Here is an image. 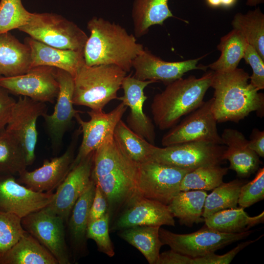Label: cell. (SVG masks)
Listing matches in <instances>:
<instances>
[{
  "label": "cell",
  "instance_id": "cell-2",
  "mask_svg": "<svg viewBox=\"0 0 264 264\" xmlns=\"http://www.w3.org/2000/svg\"><path fill=\"white\" fill-rule=\"evenodd\" d=\"M242 68L214 71L210 87L214 89L213 111L217 122H239L251 112L263 117L264 95L248 82Z\"/></svg>",
  "mask_w": 264,
  "mask_h": 264
},
{
  "label": "cell",
  "instance_id": "cell-24",
  "mask_svg": "<svg viewBox=\"0 0 264 264\" xmlns=\"http://www.w3.org/2000/svg\"><path fill=\"white\" fill-rule=\"evenodd\" d=\"M31 68L29 47L9 32L0 34V76L21 75Z\"/></svg>",
  "mask_w": 264,
  "mask_h": 264
},
{
  "label": "cell",
  "instance_id": "cell-13",
  "mask_svg": "<svg viewBox=\"0 0 264 264\" xmlns=\"http://www.w3.org/2000/svg\"><path fill=\"white\" fill-rule=\"evenodd\" d=\"M45 103L20 96L16 101L11 118L5 129L13 134L23 147L27 166L35 158L38 140L37 122L38 118L47 113Z\"/></svg>",
  "mask_w": 264,
  "mask_h": 264
},
{
  "label": "cell",
  "instance_id": "cell-12",
  "mask_svg": "<svg viewBox=\"0 0 264 264\" xmlns=\"http://www.w3.org/2000/svg\"><path fill=\"white\" fill-rule=\"evenodd\" d=\"M0 86L10 93L44 103H54L59 90L55 68L45 66L33 67L17 76H0Z\"/></svg>",
  "mask_w": 264,
  "mask_h": 264
},
{
  "label": "cell",
  "instance_id": "cell-11",
  "mask_svg": "<svg viewBox=\"0 0 264 264\" xmlns=\"http://www.w3.org/2000/svg\"><path fill=\"white\" fill-rule=\"evenodd\" d=\"M23 229L47 249L58 264H69L64 220L44 208L22 218Z\"/></svg>",
  "mask_w": 264,
  "mask_h": 264
},
{
  "label": "cell",
  "instance_id": "cell-19",
  "mask_svg": "<svg viewBox=\"0 0 264 264\" xmlns=\"http://www.w3.org/2000/svg\"><path fill=\"white\" fill-rule=\"evenodd\" d=\"M201 58L178 62H167L144 48L132 62L135 70L133 76L141 80L161 81L167 85L182 77L187 72L195 70H205L207 66H197Z\"/></svg>",
  "mask_w": 264,
  "mask_h": 264
},
{
  "label": "cell",
  "instance_id": "cell-25",
  "mask_svg": "<svg viewBox=\"0 0 264 264\" xmlns=\"http://www.w3.org/2000/svg\"><path fill=\"white\" fill-rule=\"evenodd\" d=\"M95 187V183L92 178L87 188L75 203L67 221L70 243L76 253L84 252L86 247L89 213Z\"/></svg>",
  "mask_w": 264,
  "mask_h": 264
},
{
  "label": "cell",
  "instance_id": "cell-7",
  "mask_svg": "<svg viewBox=\"0 0 264 264\" xmlns=\"http://www.w3.org/2000/svg\"><path fill=\"white\" fill-rule=\"evenodd\" d=\"M247 230L239 233H225L204 227L189 234H176L160 228L159 238L163 245L192 259L215 253L219 249L244 239L253 232Z\"/></svg>",
  "mask_w": 264,
  "mask_h": 264
},
{
  "label": "cell",
  "instance_id": "cell-1",
  "mask_svg": "<svg viewBox=\"0 0 264 264\" xmlns=\"http://www.w3.org/2000/svg\"><path fill=\"white\" fill-rule=\"evenodd\" d=\"M87 28L90 36L84 48V56L88 66L114 65L127 72L134 59L144 48L137 43L134 35L102 18H92Z\"/></svg>",
  "mask_w": 264,
  "mask_h": 264
},
{
  "label": "cell",
  "instance_id": "cell-34",
  "mask_svg": "<svg viewBox=\"0 0 264 264\" xmlns=\"http://www.w3.org/2000/svg\"><path fill=\"white\" fill-rule=\"evenodd\" d=\"M115 140L134 162L140 164L151 160L155 146L132 131L121 119L113 132Z\"/></svg>",
  "mask_w": 264,
  "mask_h": 264
},
{
  "label": "cell",
  "instance_id": "cell-27",
  "mask_svg": "<svg viewBox=\"0 0 264 264\" xmlns=\"http://www.w3.org/2000/svg\"><path fill=\"white\" fill-rule=\"evenodd\" d=\"M169 0H134L132 17L134 36L140 38L154 25H162L167 19L174 17L168 5Z\"/></svg>",
  "mask_w": 264,
  "mask_h": 264
},
{
  "label": "cell",
  "instance_id": "cell-46",
  "mask_svg": "<svg viewBox=\"0 0 264 264\" xmlns=\"http://www.w3.org/2000/svg\"><path fill=\"white\" fill-rule=\"evenodd\" d=\"M250 149L255 152L259 157H264V132L254 129L248 140Z\"/></svg>",
  "mask_w": 264,
  "mask_h": 264
},
{
  "label": "cell",
  "instance_id": "cell-15",
  "mask_svg": "<svg viewBox=\"0 0 264 264\" xmlns=\"http://www.w3.org/2000/svg\"><path fill=\"white\" fill-rule=\"evenodd\" d=\"M94 152L72 168L57 187L50 203L44 208L67 222L76 201L92 179Z\"/></svg>",
  "mask_w": 264,
  "mask_h": 264
},
{
  "label": "cell",
  "instance_id": "cell-29",
  "mask_svg": "<svg viewBox=\"0 0 264 264\" xmlns=\"http://www.w3.org/2000/svg\"><path fill=\"white\" fill-rule=\"evenodd\" d=\"M264 221V212L250 217L244 208L224 209L204 219L205 225L214 230L225 233H239Z\"/></svg>",
  "mask_w": 264,
  "mask_h": 264
},
{
  "label": "cell",
  "instance_id": "cell-17",
  "mask_svg": "<svg viewBox=\"0 0 264 264\" xmlns=\"http://www.w3.org/2000/svg\"><path fill=\"white\" fill-rule=\"evenodd\" d=\"M14 176L0 174V212L22 219L50 203L52 192H35L19 183Z\"/></svg>",
  "mask_w": 264,
  "mask_h": 264
},
{
  "label": "cell",
  "instance_id": "cell-45",
  "mask_svg": "<svg viewBox=\"0 0 264 264\" xmlns=\"http://www.w3.org/2000/svg\"><path fill=\"white\" fill-rule=\"evenodd\" d=\"M193 259L172 249L159 254L156 264H192Z\"/></svg>",
  "mask_w": 264,
  "mask_h": 264
},
{
  "label": "cell",
  "instance_id": "cell-33",
  "mask_svg": "<svg viewBox=\"0 0 264 264\" xmlns=\"http://www.w3.org/2000/svg\"><path fill=\"white\" fill-rule=\"evenodd\" d=\"M231 24L264 61V15L260 8L245 14L237 13Z\"/></svg>",
  "mask_w": 264,
  "mask_h": 264
},
{
  "label": "cell",
  "instance_id": "cell-32",
  "mask_svg": "<svg viewBox=\"0 0 264 264\" xmlns=\"http://www.w3.org/2000/svg\"><path fill=\"white\" fill-rule=\"evenodd\" d=\"M27 166L22 144L5 129L0 132V174L18 176Z\"/></svg>",
  "mask_w": 264,
  "mask_h": 264
},
{
  "label": "cell",
  "instance_id": "cell-40",
  "mask_svg": "<svg viewBox=\"0 0 264 264\" xmlns=\"http://www.w3.org/2000/svg\"><path fill=\"white\" fill-rule=\"evenodd\" d=\"M264 198V168H260L254 178L241 187L238 204L247 208Z\"/></svg>",
  "mask_w": 264,
  "mask_h": 264
},
{
  "label": "cell",
  "instance_id": "cell-18",
  "mask_svg": "<svg viewBox=\"0 0 264 264\" xmlns=\"http://www.w3.org/2000/svg\"><path fill=\"white\" fill-rule=\"evenodd\" d=\"M80 132L79 130L75 132L70 145L63 154L51 160H44L41 167L32 171H24L18 175L17 181L35 192H52L70 171Z\"/></svg>",
  "mask_w": 264,
  "mask_h": 264
},
{
  "label": "cell",
  "instance_id": "cell-38",
  "mask_svg": "<svg viewBox=\"0 0 264 264\" xmlns=\"http://www.w3.org/2000/svg\"><path fill=\"white\" fill-rule=\"evenodd\" d=\"M21 219L13 214L0 212V259L26 232Z\"/></svg>",
  "mask_w": 264,
  "mask_h": 264
},
{
  "label": "cell",
  "instance_id": "cell-31",
  "mask_svg": "<svg viewBox=\"0 0 264 264\" xmlns=\"http://www.w3.org/2000/svg\"><path fill=\"white\" fill-rule=\"evenodd\" d=\"M248 44L245 38L233 29L222 37L217 48L221 52L219 59L207 66L216 72H227L237 68Z\"/></svg>",
  "mask_w": 264,
  "mask_h": 264
},
{
  "label": "cell",
  "instance_id": "cell-49",
  "mask_svg": "<svg viewBox=\"0 0 264 264\" xmlns=\"http://www.w3.org/2000/svg\"><path fill=\"white\" fill-rule=\"evenodd\" d=\"M264 0H247L246 4L249 6H254L262 3Z\"/></svg>",
  "mask_w": 264,
  "mask_h": 264
},
{
  "label": "cell",
  "instance_id": "cell-10",
  "mask_svg": "<svg viewBox=\"0 0 264 264\" xmlns=\"http://www.w3.org/2000/svg\"><path fill=\"white\" fill-rule=\"evenodd\" d=\"M226 148L220 145L190 142L160 148L154 147L151 160L184 169L218 165L223 161L222 155Z\"/></svg>",
  "mask_w": 264,
  "mask_h": 264
},
{
  "label": "cell",
  "instance_id": "cell-41",
  "mask_svg": "<svg viewBox=\"0 0 264 264\" xmlns=\"http://www.w3.org/2000/svg\"><path fill=\"white\" fill-rule=\"evenodd\" d=\"M243 58L249 64L253 71L250 76V83L258 91L264 88V61L261 58L255 48L248 44Z\"/></svg>",
  "mask_w": 264,
  "mask_h": 264
},
{
  "label": "cell",
  "instance_id": "cell-26",
  "mask_svg": "<svg viewBox=\"0 0 264 264\" xmlns=\"http://www.w3.org/2000/svg\"><path fill=\"white\" fill-rule=\"evenodd\" d=\"M0 264H58V263L47 249L26 232L0 259Z\"/></svg>",
  "mask_w": 264,
  "mask_h": 264
},
{
  "label": "cell",
  "instance_id": "cell-9",
  "mask_svg": "<svg viewBox=\"0 0 264 264\" xmlns=\"http://www.w3.org/2000/svg\"><path fill=\"white\" fill-rule=\"evenodd\" d=\"M213 98L204 102L178 125L165 134L161 144L164 147L190 142H205L223 145L213 111Z\"/></svg>",
  "mask_w": 264,
  "mask_h": 264
},
{
  "label": "cell",
  "instance_id": "cell-42",
  "mask_svg": "<svg viewBox=\"0 0 264 264\" xmlns=\"http://www.w3.org/2000/svg\"><path fill=\"white\" fill-rule=\"evenodd\" d=\"M263 236H260L254 240H249L242 242L235 248L227 253L218 255L212 253L203 257L193 259L192 264H230L236 255L249 244L259 240Z\"/></svg>",
  "mask_w": 264,
  "mask_h": 264
},
{
  "label": "cell",
  "instance_id": "cell-35",
  "mask_svg": "<svg viewBox=\"0 0 264 264\" xmlns=\"http://www.w3.org/2000/svg\"><path fill=\"white\" fill-rule=\"evenodd\" d=\"M242 180L235 179L222 182L206 197L203 217L205 219L220 211L237 207Z\"/></svg>",
  "mask_w": 264,
  "mask_h": 264
},
{
  "label": "cell",
  "instance_id": "cell-3",
  "mask_svg": "<svg viewBox=\"0 0 264 264\" xmlns=\"http://www.w3.org/2000/svg\"><path fill=\"white\" fill-rule=\"evenodd\" d=\"M213 73L211 70L198 78L193 75L181 77L155 95L151 109L155 125L161 130L171 128L182 116L199 107L210 87Z\"/></svg>",
  "mask_w": 264,
  "mask_h": 264
},
{
  "label": "cell",
  "instance_id": "cell-47",
  "mask_svg": "<svg viewBox=\"0 0 264 264\" xmlns=\"http://www.w3.org/2000/svg\"><path fill=\"white\" fill-rule=\"evenodd\" d=\"M237 0H221V6L228 8L233 6L236 2Z\"/></svg>",
  "mask_w": 264,
  "mask_h": 264
},
{
  "label": "cell",
  "instance_id": "cell-43",
  "mask_svg": "<svg viewBox=\"0 0 264 264\" xmlns=\"http://www.w3.org/2000/svg\"><path fill=\"white\" fill-rule=\"evenodd\" d=\"M9 93L6 89L0 86V132L8 124L16 102Z\"/></svg>",
  "mask_w": 264,
  "mask_h": 264
},
{
  "label": "cell",
  "instance_id": "cell-28",
  "mask_svg": "<svg viewBox=\"0 0 264 264\" xmlns=\"http://www.w3.org/2000/svg\"><path fill=\"white\" fill-rule=\"evenodd\" d=\"M207 192L204 190L180 191L168 205L173 217L181 225L192 227L204 222L203 212Z\"/></svg>",
  "mask_w": 264,
  "mask_h": 264
},
{
  "label": "cell",
  "instance_id": "cell-30",
  "mask_svg": "<svg viewBox=\"0 0 264 264\" xmlns=\"http://www.w3.org/2000/svg\"><path fill=\"white\" fill-rule=\"evenodd\" d=\"M160 226H138L121 230L118 235L138 249L150 264H156L163 243L159 236Z\"/></svg>",
  "mask_w": 264,
  "mask_h": 264
},
{
  "label": "cell",
  "instance_id": "cell-48",
  "mask_svg": "<svg viewBox=\"0 0 264 264\" xmlns=\"http://www.w3.org/2000/svg\"><path fill=\"white\" fill-rule=\"evenodd\" d=\"M207 3L212 7H217L221 6V0H206Z\"/></svg>",
  "mask_w": 264,
  "mask_h": 264
},
{
  "label": "cell",
  "instance_id": "cell-22",
  "mask_svg": "<svg viewBox=\"0 0 264 264\" xmlns=\"http://www.w3.org/2000/svg\"><path fill=\"white\" fill-rule=\"evenodd\" d=\"M226 147L222 159L229 162L228 169L235 171L241 178L249 177L259 169L261 162L257 154L249 148L248 140L241 132L227 128L220 135Z\"/></svg>",
  "mask_w": 264,
  "mask_h": 264
},
{
  "label": "cell",
  "instance_id": "cell-5",
  "mask_svg": "<svg viewBox=\"0 0 264 264\" xmlns=\"http://www.w3.org/2000/svg\"><path fill=\"white\" fill-rule=\"evenodd\" d=\"M127 72L114 65L88 66L85 64L74 78L73 103L91 110H101L118 98Z\"/></svg>",
  "mask_w": 264,
  "mask_h": 264
},
{
  "label": "cell",
  "instance_id": "cell-8",
  "mask_svg": "<svg viewBox=\"0 0 264 264\" xmlns=\"http://www.w3.org/2000/svg\"><path fill=\"white\" fill-rule=\"evenodd\" d=\"M192 170L152 160L138 164V194L168 205L180 191V183L184 176Z\"/></svg>",
  "mask_w": 264,
  "mask_h": 264
},
{
  "label": "cell",
  "instance_id": "cell-36",
  "mask_svg": "<svg viewBox=\"0 0 264 264\" xmlns=\"http://www.w3.org/2000/svg\"><path fill=\"white\" fill-rule=\"evenodd\" d=\"M228 168L220 165L204 166L193 170L185 174L180 186V191L213 190L223 182Z\"/></svg>",
  "mask_w": 264,
  "mask_h": 264
},
{
  "label": "cell",
  "instance_id": "cell-21",
  "mask_svg": "<svg viewBox=\"0 0 264 264\" xmlns=\"http://www.w3.org/2000/svg\"><path fill=\"white\" fill-rule=\"evenodd\" d=\"M175 226L174 217L168 205L138 196L122 212L114 222L111 231L138 226Z\"/></svg>",
  "mask_w": 264,
  "mask_h": 264
},
{
  "label": "cell",
  "instance_id": "cell-6",
  "mask_svg": "<svg viewBox=\"0 0 264 264\" xmlns=\"http://www.w3.org/2000/svg\"><path fill=\"white\" fill-rule=\"evenodd\" d=\"M19 30L46 45L63 49L84 50L88 37L76 24L53 13H32Z\"/></svg>",
  "mask_w": 264,
  "mask_h": 264
},
{
  "label": "cell",
  "instance_id": "cell-20",
  "mask_svg": "<svg viewBox=\"0 0 264 264\" xmlns=\"http://www.w3.org/2000/svg\"><path fill=\"white\" fill-rule=\"evenodd\" d=\"M155 82L153 80H139L131 75L126 76L121 85L123 95L117 98L130 109L127 117V126L154 145L155 139L154 127L151 119L145 113L143 106L147 99L144 94V89Z\"/></svg>",
  "mask_w": 264,
  "mask_h": 264
},
{
  "label": "cell",
  "instance_id": "cell-39",
  "mask_svg": "<svg viewBox=\"0 0 264 264\" xmlns=\"http://www.w3.org/2000/svg\"><path fill=\"white\" fill-rule=\"evenodd\" d=\"M110 215L108 212L101 218L88 222L86 237L93 240L99 251L112 257L114 254V247L109 235Z\"/></svg>",
  "mask_w": 264,
  "mask_h": 264
},
{
  "label": "cell",
  "instance_id": "cell-16",
  "mask_svg": "<svg viewBox=\"0 0 264 264\" xmlns=\"http://www.w3.org/2000/svg\"><path fill=\"white\" fill-rule=\"evenodd\" d=\"M55 76L59 90L54 111L51 114L43 115L46 131L54 149L61 145L63 136L71 125L72 119L78 113L73 103L74 78L68 72L55 68Z\"/></svg>",
  "mask_w": 264,
  "mask_h": 264
},
{
  "label": "cell",
  "instance_id": "cell-23",
  "mask_svg": "<svg viewBox=\"0 0 264 264\" xmlns=\"http://www.w3.org/2000/svg\"><path fill=\"white\" fill-rule=\"evenodd\" d=\"M24 43L30 49L32 68L40 66H49L65 70L74 77L85 64L84 50L54 47L29 36L24 39Z\"/></svg>",
  "mask_w": 264,
  "mask_h": 264
},
{
  "label": "cell",
  "instance_id": "cell-14",
  "mask_svg": "<svg viewBox=\"0 0 264 264\" xmlns=\"http://www.w3.org/2000/svg\"><path fill=\"white\" fill-rule=\"evenodd\" d=\"M127 108L121 102L108 113L101 110H91L87 112L90 117V119L88 121L83 120L79 113L76 114L74 118L80 126L83 137L78 152L71 164L70 170L88 154L94 152L107 137L113 134L116 126L121 119Z\"/></svg>",
  "mask_w": 264,
  "mask_h": 264
},
{
  "label": "cell",
  "instance_id": "cell-44",
  "mask_svg": "<svg viewBox=\"0 0 264 264\" xmlns=\"http://www.w3.org/2000/svg\"><path fill=\"white\" fill-rule=\"evenodd\" d=\"M95 184V193L89 210L88 222L101 218L108 210L106 198L100 187Z\"/></svg>",
  "mask_w": 264,
  "mask_h": 264
},
{
  "label": "cell",
  "instance_id": "cell-4",
  "mask_svg": "<svg viewBox=\"0 0 264 264\" xmlns=\"http://www.w3.org/2000/svg\"><path fill=\"white\" fill-rule=\"evenodd\" d=\"M138 164L123 151L112 154L93 169L92 178L104 194L110 220L140 196Z\"/></svg>",
  "mask_w": 264,
  "mask_h": 264
},
{
  "label": "cell",
  "instance_id": "cell-37",
  "mask_svg": "<svg viewBox=\"0 0 264 264\" xmlns=\"http://www.w3.org/2000/svg\"><path fill=\"white\" fill-rule=\"evenodd\" d=\"M31 13L24 8L22 0H0V34L25 25Z\"/></svg>",
  "mask_w": 264,
  "mask_h": 264
}]
</instances>
